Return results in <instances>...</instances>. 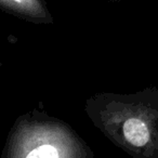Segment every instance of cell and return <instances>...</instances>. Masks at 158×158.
Wrapping results in <instances>:
<instances>
[{"instance_id":"3957f363","label":"cell","mask_w":158,"mask_h":158,"mask_svg":"<svg viewBox=\"0 0 158 158\" xmlns=\"http://www.w3.org/2000/svg\"><path fill=\"white\" fill-rule=\"evenodd\" d=\"M0 10L33 24H52L46 0H0Z\"/></svg>"},{"instance_id":"277c9868","label":"cell","mask_w":158,"mask_h":158,"mask_svg":"<svg viewBox=\"0 0 158 158\" xmlns=\"http://www.w3.org/2000/svg\"><path fill=\"white\" fill-rule=\"evenodd\" d=\"M1 66H2V62H1V59H0V68H1Z\"/></svg>"},{"instance_id":"7a4b0ae2","label":"cell","mask_w":158,"mask_h":158,"mask_svg":"<svg viewBox=\"0 0 158 158\" xmlns=\"http://www.w3.org/2000/svg\"><path fill=\"white\" fill-rule=\"evenodd\" d=\"M0 158H94V153L68 123L33 110L15 120Z\"/></svg>"},{"instance_id":"6da1fadb","label":"cell","mask_w":158,"mask_h":158,"mask_svg":"<svg viewBox=\"0 0 158 158\" xmlns=\"http://www.w3.org/2000/svg\"><path fill=\"white\" fill-rule=\"evenodd\" d=\"M92 123L134 158H158V89L134 94L97 93L86 101Z\"/></svg>"}]
</instances>
